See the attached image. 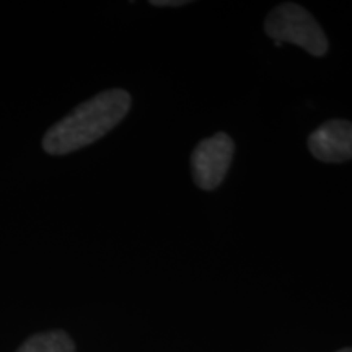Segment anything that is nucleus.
Instances as JSON below:
<instances>
[{
    "label": "nucleus",
    "mask_w": 352,
    "mask_h": 352,
    "mask_svg": "<svg viewBox=\"0 0 352 352\" xmlns=\"http://www.w3.org/2000/svg\"><path fill=\"white\" fill-rule=\"evenodd\" d=\"M131 95L121 88L101 91L56 122L43 138V148L51 155H65L94 144L124 120Z\"/></svg>",
    "instance_id": "nucleus-1"
},
{
    "label": "nucleus",
    "mask_w": 352,
    "mask_h": 352,
    "mask_svg": "<svg viewBox=\"0 0 352 352\" xmlns=\"http://www.w3.org/2000/svg\"><path fill=\"white\" fill-rule=\"evenodd\" d=\"M264 32L280 46L284 41L321 57L328 52L329 43L323 28L311 13L294 2H284L272 8L264 21Z\"/></svg>",
    "instance_id": "nucleus-2"
},
{
    "label": "nucleus",
    "mask_w": 352,
    "mask_h": 352,
    "mask_svg": "<svg viewBox=\"0 0 352 352\" xmlns=\"http://www.w3.org/2000/svg\"><path fill=\"white\" fill-rule=\"evenodd\" d=\"M235 144L226 132H217L196 145L191 155L192 179L204 191H214L222 184L232 164Z\"/></svg>",
    "instance_id": "nucleus-3"
},
{
    "label": "nucleus",
    "mask_w": 352,
    "mask_h": 352,
    "mask_svg": "<svg viewBox=\"0 0 352 352\" xmlns=\"http://www.w3.org/2000/svg\"><path fill=\"white\" fill-rule=\"evenodd\" d=\"M308 148L316 160L342 164L352 158V122L331 120L323 122L308 138Z\"/></svg>",
    "instance_id": "nucleus-4"
},
{
    "label": "nucleus",
    "mask_w": 352,
    "mask_h": 352,
    "mask_svg": "<svg viewBox=\"0 0 352 352\" xmlns=\"http://www.w3.org/2000/svg\"><path fill=\"white\" fill-rule=\"evenodd\" d=\"M16 352H76V344L65 331H47L34 334Z\"/></svg>",
    "instance_id": "nucleus-5"
},
{
    "label": "nucleus",
    "mask_w": 352,
    "mask_h": 352,
    "mask_svg": "<svg viewBox=\"0 0 352 352\" xmlns=\"http://www.w3.org/2000/svg\"><path fill=\"white\" fill-rule=\"evenodd\" d=\"M151 3L155 7H179L186 6L189 2L188 0H152Z\"/></svg>",
    "instance_id": "nucleus-6"
},
{
    "label": "nucleus",
    "mask_w": 352,
    "mask_h": 352,
    "mask_svg": "<svg viewBox=\"0 0 352 352\" xmlns=\"http://www.w3.org/2000/svg\"><path fill=\"white\" fill-rule=\"evenodd\" d=\"M336 352H352V347H344V349H340V351H336Z\"/></svg>",
    "instance_id": "nucleus-7"
}]
</instances>
